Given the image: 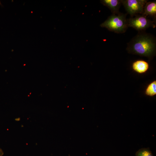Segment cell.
<instances>
[{
  "label": "cell",
  "mask_w": 156,
  "mask_h": 156,
  "mask_svg": "<svg viewBox=\"0 0 156 156\" xmlns=\"http://www.w3.org/2000/svg\"><path fill=\"white\" fill-rule=\"evenodd\" d=\"M135 156H154L149 148H142L139 149L135 154Z\"/></svg>",
  "instance_id": "9"
},
{
  "label": "cell",
  "mask_w": 156,
  "mask_h": 156,
  "mask_svg": "<svg viewBox=\"0 0 156 156\" xmlns=\"http://www.w3.org/2000/svg\"><path fill=\"white\" fill-rule=\"evenodd\" d=\"M146 0H121L122 3L131 17L138 14H142Z\"/></svg>",
  "instance_id": "4"
},
{
  "label": "cell",
  "mask_w": 156,
  "mask_h": 156,
  "mask_svg": "<svg viewBox=\"0 0 156 156\" xmlns=\"http://www.w3.org/2000/svg\"><path fill=\"white\" fill-rule=\"evenodd\" d=\"M100 1L102 4L110 9L112 14L119 13V10L122 3L121 0H102Z\"/></svg>",
  "instance_id": "6"
},
{
  "label": "cell",
  "mask_w": 156,
  "mask_h": 156,
  "mask_svg": "<svg viewBox=\"0 0 156 156\" xmlns=\"http://www.w3.org/2000/svg\"><path fill=\"white\" fill-rule=\"evenodd\" d=\"M142 14L147 16H149L155 18L156 16V1L147 2L145 4Z\"/></svg>",
  "instance_id": "7"
},
{
  "label": "cell",
  "mask_w": 156,
  "mask_h": 156,
  "mask_svg": "<svg viewBox=\"0 0 156 156\" xmlns=\"http://www.w3.org/2000/svg\"><path fill=\"white\" fill-rule=\"evenodd\" d=\"M134 16L127 19L129 27H132L140 31L151 27L154 28L156 26L155 21L148 19L145 16L138 14Z\"/></svg>",
  "instance_id": "3"
},
{
  "label": "cell",
  "mask_w": 156,
  "mask_h": 156,
  "mask_svg": "<svg viewBox=\"0 0 156 156\" xmlns=\"http://www.w3.org/2000/svg\"><path fill=\"white\" fill-rule=\"evenodd\" d=\"M126 16V14L120 12L112 14L101 24L100 26L116 33H124L129 27Z\"/></svg>",
  "instance_id": "2"
},
{
  "label": "cell",
  "mask_w": 156,
  "mask_h": 156,
  "mask_svg": "<svg viewBox=\"0 0 156 156\" xmlns=\"http://www.w3.org/2000/svg\"><path fill=\"white\" fill-rule=\"evenodd\" d=\"M132 68L136 72L139 74H143L147 71L149 65L148 62L144 60H138L133 63Z\"/></svg>",
  "instance_id": "5"
},
{
  "label": "cell",
  "mask_w": 156,
  "mask_h": 156,
  "mask_svg": "<svg viewBox=\"0 0 156 156\" xmlns=\"http://www.w3.org/2000/svg\"><path fill=\"white\" fill-rule=\"evenodd\" d=\"M127 45V50L129 53L150 59L155 54V38L150 34L140 32Z\"/></svg>",
  "instance_id": "1"
},
{
  "label": "cell",
  "mask_w": 156,
  "mask_h": 156,
  "mask_svg": "<svg viewBox=\"0 0 156 156\" xmlns=\"http://www.w3.org/2000/svg\"><path fill=\"white\" fill-rule=\"evenodd\" d=\"M4 154V152L3 150L0 148V156H2Z\"/></svg>",
  "instance_id": "10"
},
{
  "label": "cell",
  "mask_w": 156,
  "mask_h": 156,
  "mask_svg": "<svg viewBox=\"0 0 156 156\" xmlns=\"http://www.w3.org/2000/svg\"><path fill=\"white\" fill-rule=\"evenodd\" d=\"M145 93L147 96H153L156 94V81L150 83L146 87Z\"/></svg>",
  "instance_id": "8"
}]
</instances>
